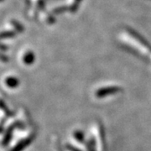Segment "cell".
<instances>
[{
    "mask_svg": "<svg viewBox=\"0 0 151 151\" xmlns=\"http://www.w3.org/2000/svg\"><path fill=\"white\" fill-rule=\"evenodd\" d=\"M94 135H95V142L97 145V151L105 150V139H104V132L103 126L99 123L95 124L94 126Z\"/></svg>",
    "mask_w": 151,
    "mask_h": 151,
    "instance_id": "1",
    "label": "cell"
},
{
    "mask_svg": "<svg viewBox=\"0 0 151 151\" xmlns=\"http://www.w3.org/2000/svg\"><path fill=\"white\" fill-rule=\"evenodd\" d=\"M121 92V88L117 86H103L99 89H97L95 92V96L97 98H105L106 97H109L112 95H116Z\"/></svg>",
    "mask_w": 151,
    "mask_h": 151,
    "instance_id": "2",
    "label": "cell"
},
{
    "mask_svg": "<svg viewBox=\"0 0 151 151\" xmlns=\"http://www.w3.org/2000/svg\"><path fill=\"white\" fill-rule=\"evenodd\" d=\"M20 60H21V62L24 65H30L35 62V54L30 50H26L21 54Z\"/></svg>",
    "mask_w": 151,
    "mask_h": 151,
    "instance_id": "3",
    "label": "cell"
},
{
    "mask_svg": "<svg viewBox=\"0 0 151 151\" xmlns=\"http://www.w3.org/2000/svg\"><path fill=\"white\" fill-rule=\"evenodd\" d=\"M4 84L9 88H16L19 85V81L14 76H6L4 79Z\"/></svg>",
    "mask_w": 151,
    "mask_h": 151,
    "instance_id": "4",
    "label": "cell"
},
{
    "mask_svg": "<svg viewBox=\"0 0 151 151\" xmlns=\"http://www.w3.org/2000/svg\"><path fill=\"white\" fill-rule=\"evenodd\" d=\"M71 137L77 144H84L85 143V134L81 130H73V132L71 134Z\"/></svg>",
    "mask_w": 151,
    "mask_h": 151,
    "instance_id": "5",
    "label": "cell"
},
{
    "mask_svg": "<svg viewBox=\"0 0 151 151\" xmlns=\"http://www.w3.org/2000/svg\"><path fill=\"white\" fill-rule=\"evenodd\" d=\"M7 24H8V28H9V29L12 30L13 32L20 33L23 31V27L21 24L14 19L9 20Z\"/></svg>",
    "mask_w": 151,
    "mask_h": 151,
    "instance_id": "6",
    "label": "cell"
},
{
    "mask_svg": "<svg viewBox=\"0 0 151 151\" xmlns=\"http://www.w3.org/2000/svg\"><path fill=\"white\" fill-rule=\"evenodd\" d=\"M15 35V33L13 32L10 29H4L2 31H0V39H6V38L13 37Z\"/></svg>",
    "mask_w": 151,
    "mask_h": 151,
    "instance_id": "7",
    "label": "cell"
},
{
    "mask_svg": "<svg viewBox=\"0 0 151 151\" xmlns=\"http://www.w3.org/2000/svg\"><path fill=\"white\" fill-rule=\"evenodd\" d=\"M65 150L67 151H81L79 149H77L76 147H75V146H72L70 145H67L65 146Z\"/></svg>",
    "mask_w": 151,
    "mask_h": 151,
    "instance_id": "8",
    "label": "cell"
},
{
    "mask_svg": "<svg viewBox=\"0 0 151 151\" xmlns=\"http://www.w3.org/2000/svg\"><path fill=\"white\" fill-rule=\"evenodd\" d=\"M3 1H4V0H0V3H2Z\"/></svg>",
    "mask_w": 151,
    "mask_h": 151,
    "instance_id": "9",
    "label": "cell"
}]
</instances>
